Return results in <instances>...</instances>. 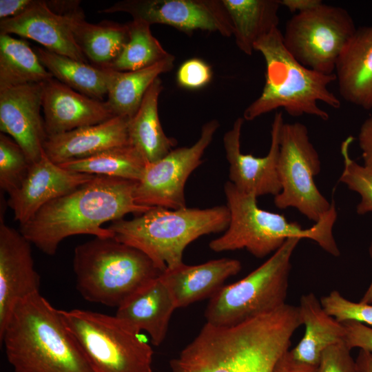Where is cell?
<instances>
[{"label":"cell","instance_id":"31","mask_svg":"<svg viewBox=\"0 0 372 372\" xmlns=\"http://www.w3.org/2000/svg\"><path fill=\"white\" fill-rule=\"evenodd\" d=\"M147 163L139 152L130 143L59 165L78 173L138 182L143 175Z\"/></svg>","mask_w":372,"mask_h":372},{"label":"cell","instance_id":"38","mask_svg":"<svg viewBox=\"0 0 372 372\" xmlns=\"http://www.w3.org/2000/svg\"><path fill=\"white\" fill-rule=\"evenodd\" d=\"M342 323L345 329L344 342L349 349L360 348L372 352V328L354 320Z\"/></svg>","mask_w":372,"mask_h":372},{"label":"cell","instance_id":"19","mask_svg":"<svg viewBox=\"0 0 372 372\" xmlns=\"http://www.w3.org/2000/svg\"><path fill=\"white\" fill-rule=\"evenodd\" d=\"M79 9L60 14L50 10L45 1L34 0L21 14L0 20V34L28 38L50 52L87 63V59L77 45L72 29V17Z\"/></svg>","mask_w":372,"mask_h":372},{"label":"cell","instance_id":"40","mask_svg":"<svg viewBox=\"0 0 372 372\" xmlns=\"http://www.w3.org/2000/svg\"><path fill=\"white\" fill-rule=\"evenodd\" d=\"M316 367L296 360L287 351L277 361L271 372H315Z\"/></svg>","mask_w":372,"mask_h":372},{"label":"cell","instance_id":"29","mask_svg":"<svg viewBox=\"0 0 372 372\" xmlns=\"http://www.w3.org/2000/svg\"><path fill=\"white\" fill-rule=\"evenodd\" d=\"M34 51L44 67L63 84L95 99L102 101L107 96L110 69L79 61L44 48H35Z\"/></svg>","mask_w":372,"mask_h":372},{"label":"cell","instance_id":"18","mask_svg":"<svg viewBox=\"0 0 372 372\" xmlns=\"http://www.w3.org/2000/svg\"><path fill=\"white\" fill-rule=\"evenodd\" d=\"M48 136L103 123L115 116L108 103L79 93L53 78L42 83Z\"/></svg>","mask_w":372,"mask_h":372},{"label":"cell","instance_id":"11","mask_svg":"<svg viewBox=\"0 0 372 372\" xmlns=\"http://www.w3.org/2000/svg\"><path fill=\"white\" fill-rule=\"evenodd\" d=\"M356 29L346 9L322 3L290 18L282 33L283 42L300 64L331 74Z\"/></svg>","mask_w":372,"mask_h":372},{"label":"cell","instance_id":"14","mask_svg":"<svg viewBox=\"0 0 372 372\" xmlns=\"http://www.w3.org/2000/svg\"><path fill=\"white\" fill-rule=\"evenodd\" d=\"M245 119L236 118L232 127L223 136L226 158L229 163V178L239 191L257 198L264 195L276 196L281 191L278 162L280 134L284 123L281 112L275 114L271 129V145L264 157L245 154L240 148L242 127Z\"/></svg>","mask_w":372,"mask_h":372},{"label":"cell","instance_id":"34","mask_svg":"<svg viewBox=\"0 0 372 372\" xmlns=\"http://www.w3.org/2000/svg\"><path fill=\"white\" fill-rule=\"evenodd\" d=\"M354 139L353 136H349L341 144L344 169L340 182L360 196L361 200L357 205L356 211L360 215H364L372 211V173L351 158L349 147Z\"/></svg>","mask_w":372,"mask_h":372},{"label":"cell","instance_id":"16","mask_svg":"<svg viewBox=\"0 0 372 372\" xmlns=\"http://www.w3.org/2000/svg\"><path fill=\"white\" fill-rule=\"evenodd\" d=\"M31 243L19 231L0 224V333L18 301L39 293Z\"/></svg>","mask_w":372,"mask_h":372},{"label":"cell","instance_id":"24","mask_svg":"<svg viewBox=\"0 0 372 372\" xmlns=\"http://www.w3.org/2000/svg\"><path fill=\"white\" fill-rule=\"evenodd\" d=\"M298 307L305 333L290 352L296 360L317 366L326 349L344 341L345 329L326 312L313 293L302 296Z\"/></svg>","mask_w":372,"mask_h":372},{"label":"cell","instance_id":"3","mask_svg":"<svg viewBox=\"0 0 372 372\" xmlns=\"http://www.w3.org/2000/svg\"><path fill=\"white\" fill-rule=\"evenodd\" d=\"M0 341L14 372H94L60 310L40 292L17 302Z\"/></svg>","mask_w":372,"mask_h":372},{"label":"cell","instance_id":"13","mask_svg":"<svg viewBox=\"0 0 372 372\" xmlns=\"http://www.w3.org/2000/svg\"><path fill=\"white\" fill-rule=\"evenodd\" d=\"M123 12L133 19L148 24L172 26L192 34L201 30L233 35V25L221 0H124L101 10L99 13Z\"/></svg>","mask_w":372,"mask_h":372},{"label":"cell","instance_id":"27","mask_svg":"<svg viewBox=\"0 0 372 372\" xmlns=\"http://www.w3.org/2000/svg\"><path fill=\"white\" fill-rule=\"evenodd\" d=\"M233 25V35L240 51L251 55L254 45L278 28L279 0H221Z\"/></svg>","mask_w":372,"mask_h":372},{"label":"cell","instance_id":"37","mask_svg":"<svg viewBox=\"0 0 372 372\" xmlns=\"http://www.w3.org/2000/svg\"><path fill=\"white\" fill-rule=\"evenodd\" d=\"M176 74L178 85L187 89L203 87L209 83L212 77L209 65L198 58H192L183 63Z\"/></svg>","mask_w":372,"mask_h":372},{"label":"cell","instance_id":"22","mask_svg":"<svg viewBox=\"0 0 372 372\" xmlns=\"http://www.w3.org/2000/svg\"><path fill=\"white\" fill-rule=\"evenodd\" d=\"M335 71L342 98L364 110H372V25L356 29Z\"/></svg>","mask_w":372,"mask_h":372},{"label":"cell","instance_id":"21","mask_svg":"<svg viewBox=\"0 0 372 372\" xmlns=\"http://www.w3.org/2000/svg\"><path fill=\"white\" fill-rule=\"evenodd\" d=\"M176 309L174 298L160 276L127 298L115 316L138 333L147 332L152 343L158 347L166 338Z\"/></svg>","mask_w":372,"mask_h":372},{"label":"cell","instance_id":"28","mask_svg":"<svg viewBox=\"0 0 372 372\" xmlns=\"http://www.w3.org/2000/svg\"><path fill=\"white\" fill-rule=\"evenodd\" d=\"M175 57L169 58L150 67L135 71L111 70L107 101L114 116L130 119L138 111L147 91L159 75L170 71Z\"/></svg>","mask_w":372,"mask_h":372},{"label":"cell","instance_id":"43","mask_svg":"<svg viewBox=\"0 0 372 372\" xmlns=\"http://www.w3.org/2000/svg\"><path fill=\"white\" fill-rule=\"evenodd\" d=\"M355 362L358 372H372V352L360 349Z\"/></svg>","mask_w":372,"mask_h":372},{"label":"cell","instance_id":"9","mask_svg":"<svg viewBox=\"0 0 372 372\" xmlns=\"http://www.w3.org/2000/svg\"><path fill=\"white\" fill-rule=\"evenodd\" d=\"M60 311L94 372H152L153 349L116 316L79 309Z\"/></svg>","mask_w":372,"mask_h":372},{"label":"cell","instance_id":"5","mask_svg":"<svg viewBox=\"0 0 372 372\" xmlns=\"http://www.w3.org/2000/svg\"><path fill=\"white\" fill-rule=\"evenodd\" d=\"M229 212L224 205L176 209L152 207L131 219H121L107 227L114 238L147 255L162 271L184 263L189 244L200 236L225 231Z\"/></svg>","mask_w":372,"mask_h":372},{"label":"cell","instance_id":"15","mask_svg":"<svg viewBox=\"0 0 372 372\" xmlns=\"http://www.w3.org/2000/svg\"><path fill=\"white\" fill-rule=\"evenodd\" d=\"M42 83L0 90V130L23 149L31 163L41 159L48 134L42 107Z\"/></svg>","mask_w":372,"mask_h":372},{"label":"cell","instance_id":"1","mask_svg":"<svg viewBox=\"0 0 372 372\" xmlns=\"http://www.w3.org/2000/svg\"><path fill=\"white\" fill-rule=\"evenodd\" d=\"M300 325L286 305L235 326L206 322L170 361L172 372H271Z\"/></svg>","mask_w":372,"mask_h":372},{"label":"cell","instance_id":"33","mask_svg":"<svg viewBox=\"0 0 372 372\" xmlns=\"http://www.w3.org/2000/svg\"><path fill=\"white\" fill-rule=\"evenodd\" d=\"M32 163L21 147L6 134H0V187L10 194L26 177Z\"/></svg>","mask_w":372,"mask_h":372},{"label":"cell","instance_id":"12","mask_svg":"<svg viewBox=\"0 0 372 372\" xmlns=\"http://www.w3.org/2000/svg\"><path fill=\"white\" fill-rule=\"evenodd\" d=\"M219 123L212 119L205 123L199 138L189 147L172 149L156 162L147 163L143 175L136 183V204L147 207L176 209L186 206L185 186L189 175L203 163L202 157L213 140Z\"/></svg>","mask_w":372,"mask_h":372},{"label":"cell","instance_id":"17","mask_svg":"<svg viewBox=\"0 0 372 372\" xmlns=\"http://www.w3.org/2000/svg\"><path fill=\"white\" fill-rule=\"evenodd\" d=\"M95 176L72 172L53 163L43 152L32 163L21 186L9 194L14 218L24 225L45 205L91 180Z\"/></svg>","mask_w":372,"mask_h":372},{"label":"cell","instance_id":"23","mask_svg":"<svg viewBox=\"0 0 372 372\" xmlns=\"http://www.w3.org/2000/svg\"><path fill=\"white\" fill-rule=\"evenodd\" d=\"M242 268L239 260L223 258L197 265L185 263L161 275L168 287L177 309L211 297L229 277Z\"/></svg>","mask_w":372,"mask_h":372},{"label":"cell","instance_id":"32","mask_svg":"<svg viewBox=\"0 0 372 372\" xmlns=\"http://www.w3.org/2000/svg\"><path fill=\"white\" fill-rule=\"evenodd\" d=\"M129 41L118 57L107 67L120 72L135 71L154 65L172 54L152 35L150 25L133 19L127 23Z\"/></svg>","mask_w":372,"mask_h":372},{"label":"cell","instance_id":"30","mask_svg":"<svg viewBox=\"0 0 372 372\" xmlns=\"http://www.w3.org/2000/svg\"><path fill=\"white\" fill-rule=\"evenodd\" d=\"M53 78L26 41L0 34V90Z\"/></svg>","mask_w":372,"mask_h":372},{"label":"cell","instance_id":"35","mask_svg":"<svg viewBox=\"0 0 372 372\" xmlns=\"http://www.w3.org/2000/svg\"><path fill=\"white\" fill-rule=\"evenodd\" d=\"M320 302L326 312L340 322L354 320L372 326L371 304L351 302L338 291L322 297Z\"/></svg>","mask_w":372,"mask_h":372},{"label":"cell","instance_id":"10","mask_svg":"<svg viewBox=\"0 0 372 372\" xmlns=\"http://www.w3.org/2000/svg\"><path fill=\"white\" fill-rule=\"evenodd\" d=\"M319 154L301 123H284L280 134L278 172L280 192L274 205L280 209L293 207L315 223L331 209L333 203L318 189L314 178L320 172Z\"/></svg>","mask_w":372,"mask_h":372},{"label":"cell","instance_id":"41","mask_svg":"<svg viewBox=\"0 0 372 372\" xmlns=\"http://www.w3.org/2000/svg\"><path fill=\"white\" fill-rule=\"evenodd\" d=\"M34 0H0L1 20L17 17L27 10Z\"/></svg>","mask_w":372,"mask_h":372},{"label":"cell","instance_id":"20","mask_svg":"<svg viewBox=\"0 0 372 372\" xmlns=\"http://www.w3.org/2000/svg\"><path fill=\"white\" fill-rule=\"evenodd\" d=\"M128 121L116 116L99 124L48 136L44 152L53 163L61 165L130 144Z\"/></svg>","mask_w":372,"mask_h":372},{"label":"cell","instance_id":"25","mask_svg":"<svg viewBox=\"0 0 372 372\" xmlns=\"http://www.w3.org/2000/svg\"><path fill=\"white\" fill-rule=\"evenodd\" d=\"M163 88L158 77L147 91L138 111L128 121L130 143L147 163L165 156L177 143L176 139L165 134L160 122L158 104Z\"/></svg>","mask_w":372,"mask_h":372},{"label":"cell","instance_id":"44","mask_svg":"<svg viewBox=\"0 0 372 372\" xmlns=\"http://www.w3.org/2000/svg\"><path fill=\"white\" fill-rule=\"evenodd\" d=\"M369 253H370V255H371V256L372 258V243H371V245L370 246V248H369ZM360 302L366 303V304H371L372 303V281H371L369 288L366 291L365 293L362 296V299L360 300Z\"/></svg>","mask_w":372,"mask_h":372},{"label":"cell","instance_id":"2","mask_svg":"<svg viewBox=\"0 0 372 372\" xmlns=\"http://www.w3.org/2000/svg\"><path fill=\"white\" fill-rule=\"evenodd\" d=\"M137 181L95 176L75 190L42 207L19 231L44 254L53 256L61 241L79 234L114 238L102 225L151 207L136 203Z\"/></svg>","mask_w":372,"mask_h":372},{"label":"cell","instance_id":"6","mask_svg":"<svg viewBox=\"0 0 372 372\" xmlns=\"http://www.w3.org/2000/svg\"><path fill=\"white\" fill-rule=\"evenodd\" d=\"M229 223L223 235L212 240L209 248L215 252L246 249L256 258L277 251L289 238H308L329 254H340L333 234L337 219L335 204L318 223L308 229L289 222L281 214L260 209L257 197L239 191L231 182L224 185Z\"/></svg>","mask_w":372,"mask_h":372},{"label":"cell","instance_id":"7","mask_svg":"<svg viewBox=\"0 0 372 372\" xmlns=\"http://www.w3.org/2000/svg\"><path fill=\"white\" fill-rule=\"evenodd\" d=\"M73 270L87 301L118 308L163 271L140 250L114 238H99L74 249Z\"/></svg>","mask_w":372,"mask_h":372},{"label":"cell","instance_id":"36","mask_svg":"<svg viewBox=\"0 0 372 372\" xmlns=\"http://www.w3.org/2000/svg\"><path fill=\"white\" fill-rule=\"evenodd\" d=\"M344 341L326 349L315 372H358L355 360Z\"/></svg>","mask_w":372,"mask_h":372},{"label":"cell","instance_id":"8","mask_svg":"<svg viewBox=\"0 0 372 372\" xmlns=\"http://www.w3.org/2000/svg\"><path fill=\"white\" fill-rule=\"evenodd\" d=\"M300 240L288 238L244 278L218 290L206 307L207 322L217 327L235 326L285 304L291 258Z\"/></svg>","mask_w":372,"mask_h":372},{"label":"cell","instance_id":"4","mask_svg":"<svg viewBox=\"0 0 372 372\" xmlns=\"http://www.w3.org/2000/svg\"><path fill=\"white\" fill-rule=\"evenodd\" d=\"M254 50L265 59V83L261 94L245 110V120L283 108L292 116L309 114L327 121L328 113L318 103L340 107V100L328 88L336 80L335 73L325 74L297 61L285 48L278 28L256 42Z\"/></svg>","mask_w":372,"mask_h":372},{"label":"cell","instance_id":"26","mask_svg":"<svg viewBox=\"0 0 372 372\" xmlns=\"http://www.w3.org/2000/svg\"><path fill=\"white\" fill-rule=\"evenodd\" d=\"M74 40L86 59L93 65L107 68L120 55L129 41L127 23L103 21L90 23L81 10L72 17Z\"/></svg>","mask_w":372,"mask_h":372},{"label":"cell","instance_id":"42","mask_svg":"<svg viewBox=\"0 0 372 372\" xmlns=\"http://www.w3.org/2000/svg\"><path fill=\"white\" fill-rule=\"evenodd\" d=\"M279 2L290 12L298 13L314 8L323 3L321 0H279Z\"/></svg>","mask_w":372,"mask_h":372},{"label":"cell","instance_id":"39","mask_svg":"<svg viewBox=\"0 0 372 372\" xmlns=\"http://www.w3.org/2000/svg\"><path fill=\"white\" fill-rule=\"evenodd\" d=\"M358 143L363 165L372 173V116L362 123L358 133Z\"/></svg>","mask_w":372,"mask_h":372}]
</instances>
